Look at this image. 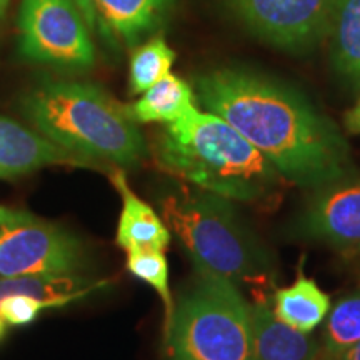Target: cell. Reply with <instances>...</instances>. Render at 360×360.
<instances>
[{
  "mask_svg": "<svg viewBox=\"0 0 360 360\" xmlns=\"http://www.w3.org/2000/svg\"><path fill=\"white\" fill-rule=\"evenodd\" d=\"M162 219L200 264L240 285H265L274 272L267 247L247 227L232 200L204 188L180 186L160 197Z\"/></svg>",
  "mask_w": 360,
  "mask_h": 360,
  "instance_id": "obj_4",
  "label": "cell"
},
{
  "mask_svg": "<svg viewBox=\"0 0 360 360\" xmlns=\"http://www.w3.org/2000/svg\"><path fill=\"white\" fill-rule=\"evenodd\" d=\"M7 4H8V0H0V17H2L4 12H6Z\"/></svg>",
  "mask_w": 360,
  "mask_h": 360,
  "instance_id": "obj_25",
  "label": "cell"
},
{
  "mask_svg": "<svg viewBox=\"0 0 360 360\" xmlns=\"http://www.w3.org/2000/svg\"><path fill=\"white\" fill-rule=\"evenodd\" d=\"M195 277L164 327L167 360H255L252 305L227 278L193 264Z\"/></svg>",
  "mask_w": 360,
  "mask_h": 360,
  "instance_id": "obj_5",
  "label": "cell"
},
{
  "mask_svg": "<svg viewBox=\"0 0 360 360\" xmlns=\"http://www.w3.org/2000/svg\"><path fill=\"white\" fill-rule=\"evenodd\" d=\"M84 264L82 244L74 233L0 205V277L75 276Z\"/></svg>",
  "mask_w": 360,
  "mask_h": 360,
  "instance_id": "obj_6",
  "label": "cell"
},
{
  "mask_svg": "<svg viewBox=\"0 0 360 360\" xmlns=\"http://www.w3.org/2000/svg\"><path fill=\"white\" fill-rule=\"evenodd\" d=\"M227 4L265 42L300 52L326 35L335 0H227Z\"/></svg>",
  "mask_w": 360,
  "mask_h": 360,
  "instance_id": "obj_8",
  "label": "cell"
},
{
  "mask_svg": "<svg viewBox=\"0 0 360 360\" xmlns=\"http://www.w3.org/2000/svg\"><path fill=\"white\" fill-rule=\"evenodd\" d=\"M195 84L202 105L244 135L289 184L315 191L359 175L337 125L295 89L229 67Z\"/></svg>",
  "mask_w": 360,
  "mask_h": 360,
  "instance_id": "obj_1",
  "label": "cell"
},
{
  "mask_svg": "<svg viewBox=\"0 0 360 360\" xmlns=\"http://www.w3.org/2000/svg\"><path fill=\"white\" fill-rule=\"evenodd\" d=\"M51 165L103 170L96 162L72 154L42 134L0 115V179H15Z\"/></svg>",
  "mask_w": 360,
  "mask_h": 360,
  "instance_id": "obj_10",
  "label": "cell"
},
{
  "mask_svg": "<svg viewBox=\"0 0 360 360\" xmlns=\"http://www.w3.org/2000/svg\"><path fill=\"white\" fill-rule=\"evenodd\" d=\"M154 159L162 172L188 186L250 205H269L285 182L227 120L197 107L162 130Z\"/></svg>",
  "mask_w": 360,
  "mask_h": 360,
  "instance_id": "obj_2",
  "label": "cell"
},
{
  "mask_svg": "<svg viewBox=\"0 0 360 360\" xmlns=\"http://www.w3.org/2000/svg\"><path fill=\"white\" fill-rule=\"evenodd\" d=\"M22 109L45 139L110 174L105 164L135 167L147 155L129 107L92 84L44 82L27 94Z\"/></svg>",
  "mask_w": 360,
  "mask_h": 360,
  "instance_id": "obj_3",
  "label": "cell"
},
{
  "mask_svg": "<svg viewBox=\"0 0 360 360\" xmlns=\"http://www.w3.org/2000/svg\"><path fill=\"white\" fill-rule=\"evenodd\" d=\"M117 192L122 197V212L117 225V244L122 249H155L165 250L172 242L167 224L147 202L135 193L125 179L124 170L110 174Z\"/></svg>",
  "mask_w": 360,
  "mask_h": 360,
  "instance_id": "obj_12",
  "label": "cell"
},
{
  "mask_svg": "<svg viewBox=\"0 0 360 360\" xmlns=\"http://www.w3.org/2000/svg\"><path fill=\"white\" fill-rule=\"evenodd\" d=\"M344 124L350 134L360 135V98L352 109L347 110V114L344 115Z\"/></svg>",
  "mask_w": 360,
  "mask_h": 360,
  "instance_id": "obj_22",
  "label": "cell"
},
{
  "mask_svg": "<svg viewBox=\"0 0 360 360\" xmlns=\"http://www.w3.org/2000/svg\"><path fill=\"white\" fill-rule=\"evenodd\" d=\"M360 342V289L337 300L323 321L321 355L332 359Z\"/></svg>",
  "mask_w": 360,
  "mask_h": 360,
  "instance_id": "obj_17",
  "label": "cell"
},
{
  "mask_svg": "<svg viewBox=\"0 0 360 360\" xmlns=\"http://www.w3.org/2000/svg\"><path fill=\"white\" fill-rule=\"evenodd\" d=\"M332 300L314 278L299 270L297 278L289 287L277 289L274 294V312L287 326L310 334L326 321L330 312Z\"/></svg>",
  "mask_w": 360,
  "mask_h": 360,
  "instance_id": "obj_14",
  "label": "cell"
},
{
  "mask_svg": "<svg viewBox=\"0 0 360 360\" xmlns=\"http://www.w3.org/2000/svg\"><path fill=\"white\" fill-rule=\"evenodd\" d=\"M319 360H360V342L359 344H355L354 347H350L349 350H345L344 354L337 355V357H332V359H323L321 355V359Z\"/></svg>",
  "mask_w": 360,
  "mask_h": 360,
  "instance_id": "obj_23",
  "label": "cell"
},
{
  "mask_svg": "<svg viewBox=\"0 0 360 360\" xmlns=\"http://www.w3.org/2000/svg\"><path fill=\"white\" fill-rule=\"evenodd\" d=\"M127 270L139 281L148 283L159 294L164 304V327H167L174 315L175 302L169 287V264L164 250H127Z\"/></svg>",
  "mask_w": 360,
  "mask_h": 360,
  "instance_id": "obj_20",
  "label": "cell"
},
{
  "mask_svg": "<svg viewBox=\"0 0 360 360\" xmlns=\"http://www.w3.org/2000/svg\"><path fill=\"white\" fill-rule=\"evenodd\" d=\"M69 299H44L34 295H8L0 299V315L8 326H29L40 312L70 304Z\"/></svg>",
  "mask_w": 360,
  "mask_h": 360,
  "instance_id": "obj_21",
  "label": "cell"
},
{
  "mask_svg": "<svg viewBox=\"0 0 360 360\" xmlns=\"http://www.w3.org/2000/svg\"><path fill=\"white\" fill-rule=\"evenodd\" d=\"M328 30L335 70L360 85V0H335Z\"/></svg>",
  "mask_w": 360,
  "mask_h": 360,
  "instance_id": "obj_16",
  "label": "cell"
},
{
  "mask_svg": "<svg viewBox=\"0 0 360 360\" xmlns=\"http://www.w3.org/2000/svg\"><path fill=\"white\" fill-rule=\"evenodd\" d=\"M193 90L186 80L169 74L142 94L134 105L129 107L130 115L137 124H172L186 115L193 103Z\"/></svg>",
  "mask_w": 360,
  "mask_h": 360,
  "instance_id": "obj_15",
  "label": "cell"
},
{
  "mask_svg": "<svg viewBox=\"0 0 360 360\" xmlns=\"http://www.w3.org/2000/svg\"><path fill=\"white\" fill-rule=\"evenodd\" d=\"M289 233L344 254H360V175L312 191Z\"/></svg>",
  "mask_w": 360,
  "mask_h": 360,
  "instance_id": "obj_9",
  "label": "cell"
},
{
  "mask_svg": "<svg viewBox=\"0 0 360 360\" xmlns=\"http://www.w3.org/2000/svg\"><path fill=\"white\" fill-rule=\"evenodd\" d=\"M255 360H319L322 347L314 337L287 326L269 302L252 305Z\"/></svg>",
  "mask_w": 360,
  "mask_h": 360,
  "instance_id": "obj_13",
  "label": "cell"
},
{
  "mask_svg": "<svg viewBox=\"0 0 360 360\" xmlns=\"http://www.w3.org/2000/svg\"><path fill=\"white\" fill-rule=\"evenodd\" d=\"M7 326H8V323H7L6 321H4V317H2V315H0V339H2V337L6 335V328H7Z\"/></svg>",
  "mask_w": 360,
  "mask_h": 360,
  "instance_id": "obj_24",
  "label": "cell"
},
{
  "mask_svg": "<svg viewBox=\"0 0 360 360\" xmlns=\"http://www.w3.org/2000/svg\"><path fill=\"white\" fill-rule=\"evenodd\" d=\"M20 51L30 60L62 69L84 70L96 60L84 13L74 0H24Z\"/></svg>",
  "mask_w": 360,
  "mask_h": 360,
  "instance_id": "obj_7",
  "label": "cell"
},
{
  "mask_svg": "<svg viewBox=\"0 0 360 360\" xmlns=\"http://www.w3.org/2000/svg\"><path fill=\"white\" fill-rule=\"evenodd\" d=\"M175 52L164 39H154L141 45L130 58V92L143 94L170 74Z\"/></svg>",
  "mask_w": 360,
  "mask_h": 360,
  "instance_id": "obj_19",
  "label": "cell"
},
{
  "mask_svg": "<svg viewBox=\"0 0 360 360\" xmlns=\"http://www.w3.org/2000/svg\"><path fill=\"white\" fill-rule=\"evenodd\" d=\"M97 283L79 276H20L0 277V299L8 295H34L44 299L77 300L87 295Z\"/></svg>",
  "mask_w": 360,
  "mask_h": 360,
  "instance_id": "obj_18",
  "label": "cell"
},
{
  "mask_svg": "<svg viewBox=\"0 0 360 360\" xmlns=\"http://www.w3.org/2000/svg\"><path fill=\"white\" fill-rule=\"evenodd\" d=\"M174 0H80L84 15L109 37L135 44L150 32Z\"/></svg>",
  "mask_w": 360,
  "mask_h": 360,
  "instance_id": "obj_11",
  "label": "cell"
}]
</instances>
